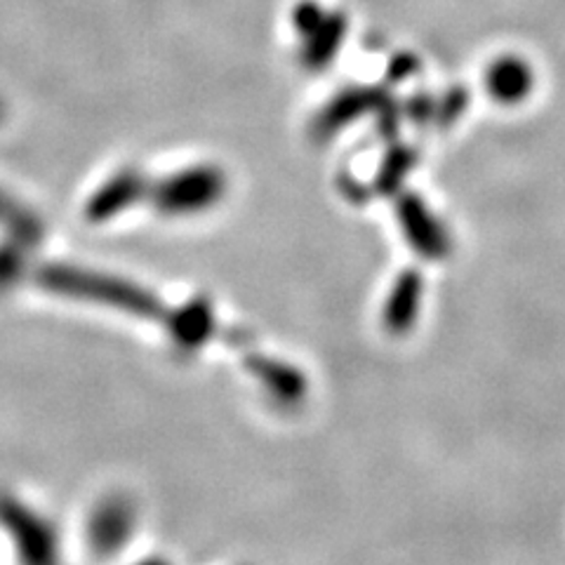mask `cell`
I'll use <instances>...</instances> for the list:
<instances>
[{
  "mask_svg": "<svg viewBox=\"0 0 565 565\" xmlns=\"http://www.w3.org/2000/svg\"><path fill=\"white\" fill-rule=\"evenodd\" d=\"M43 286L64 292V295H76V297H95L102 299L106 305H114L118 309L132 311L135 316L145 318H158L163 316L161 305L156 302L151 295L139 290L135 286H126L120 280L93 276L76 269H64V267H52L43 271Z\"/></svg>",
  "mask_w": 565,
  "mask_h": 565,
  "instance_id": "1",
  "label": "cell"
},
{
  "mask_svg": "<svg viewBox=\"0 0 565 565\" xmlns=\"http://www.w3.org/2000/svg\"><path fill=\"white\" fill-rule=\"evenodd\" d=\"M222 193V177L217 172H186L177 177L158 196V207L166 212H196L215 203Z\"/></svg>",
  "mask_w": 565,
  "mask_h": 565,
  "instance_id": "2",
  "label": "cell"
},
{
  "mask_svg": "<svg viewBox=\"0 0 565 565\" xmlns=\"http://www.w3.org/2000/svg\"><path fill=\"white\" fill-rule=\"evenodd\" d=\"M132 525V509L126 502L111 500L99 507L90 525V544L99 554H114L128 540Z\"/></svg>",
  "mask_w": 565,
  "mask_h": 565,
  "instance_id": "3",
  "label": "cell"
},
{
  "mask_svg": "<svg viewBox=\"0 0 565 565\" xmlns=\"http://www.w3.org/2000/svg\"><path fill=\"white\" fill-rule=\"evenodd\" d=\"M401 220L415 250L424 257H444L448 253V236L436 220L417 201H408L401 210Z\"/></svg>",
  "mask_w": 565,
  "mask_h": 565,
  "instance_id": "4",
  "label": "cell"
},
{
  "mask_svg": "<svg viewBox=\"0 0 565 565\" xmlns=\"http://www.w3.org/2000/svg\"><path fill=\"white\" fill-rule=\"evenodd\" d=\"M422 299V278L415 271L403 274L394 286L388 302L384 309V323L392 332H405L413 323L419 311Z\"/></svg>",
  "mask_w": 565,
  "mask_h": 565,
  "instance_id": "5",
  "label": "cell"
},
{
  "mask_svg": "<svg viewBox=\"0 0 565 565\" xmlns=\"http://www.w3.org/2000/svg\"><path fill=\"white\" fill-rule=\"evenodd\" d=\"M168 328L177 344L196 349L210 338L212 330H215V316H212L210 305L191 302L168 316Z\"/></svg>",
  "mask_w": 565,
  "mask_h": 565,
  "instance_id": "6",
  "label": "cell"
},
{
  "mask_svg": "<svg viewBox=\"0 0 565 565\" xmlns=\"http://www.w3.org/2000/svg\"><path fill=\"white\" fill-rule=\"evenodd\" d=\"M259 382L282 403H292L305 396V377L286 363H276L262 356H253L247 361Z\"/></svg>",
  "mask_w": 565,
  "mask_h": 565,
  "instance_id": "7",
  "label": "cell"
},
{
  "mask_svg": "<svg viewBox=\"0 0 565 565\" xmlns=\"http://www.w3.org/2000/svg\"><path fill=\"white\" fill-rule=\"evenodd\" d=\"M141 565H168V563H161V561H147V563H141Z\"/></svg>",
  "mask_w": 565,
  "mask_h": 565,
  "instance_id": "8",
  "label": "cell"
}]
</instances>
